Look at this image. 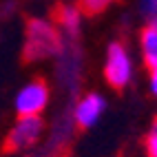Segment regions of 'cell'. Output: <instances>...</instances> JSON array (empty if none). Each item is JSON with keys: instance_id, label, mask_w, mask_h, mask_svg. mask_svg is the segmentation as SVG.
I'll list each match as a JSON object with an SVG mask.
<instances>
[{"instance_id": "10", "label": "cell", "mask_w": 157, "mask_h": 157, "mask_svg": "<svg viewBox=\"0 0 157 157\" xmlns=\"http://www.w3.org/2000/svg\"><path fill=\"white\" fill-rule=\"evenodd\" d=\"M144 9L148 13H157V0H144Z\"/></svg>"}, {"instance_id": "7", "label": "cell", "mask_w": 157, "mask_h": 157, "mask_svg": "<svg viewBox=\"0 0 157 157\" xmlns=\"http://www.w3.org/2000/svg\"><path fill=\"white\" fill-rule=\"evenodd\" d=\"M115 2V0H80V11L84 16H100Z\"/></svg>"}, {"instance_id": "4", "label": "cell", "mask_w": 157, "mask_h": 157, "mask_svg": "<svg viewBox=\"0 0 157 157\" xmlns=\"http://www.w3.org/2000/svg\"><path fill=\"white\" fill-rule=\"evenodd\" d=\"M104 78L113 89H124L126 82L131 80V60L128 53L120 42H113L109 47V56H106V67H104Z\"/></svg>"}, {"instance_id": "1", "label": "cell", "mask_w": 157, "mask_h": 157, "mask_svg": "<svg viewBox=\"0 0 157 157\" xmlns=\"http://www.w3.org/2000/svg\"><path fill=\"white\" fill-rule=\"evenodd\" d=\"M60 49V36L53 25L44 20L31 18L27 22V40H25V62L42 60L58 53Z\"/></svg>"}, {"instance_id": "5", "label": "cell", "mask_w": 157, "mask_h": 157, "mask_svg": "<svg viewBox=\"0 0 157 157\" xmlns=\"http://www.w3.org/2000/svg\"><path fill=\"white\" fill-rule=\"evenodd\" d=\"M104 111V100L98 95V93H89V95L78 104L75 109V122L80 128H89L98 122L100 113Z\"/></svg>"}, {"instance_id": "6", "label": "cell", "mask_w": 157, "mask_h": 157, "mask_svg": "<svg viewBox=\"0 0 157 157\" xmlns=\"http://www.w3.org/2000/svg\"><path fill=\"white\" fill-rule=\"evenodd\" d=\"M142 49H144V62L151 71L157 69V18L151 25H146L142 31Z\"/></svg>"}, {"instance_id": "9", "label": "cell", "mask_w": 157, "mask_h": 157, "mask_svg": "<svg viewBox=\"0 0 157 157\" xmlns=\"http://www.w3.org/2000/svg\"><path fill=\"white\" fill-rule=\"evenodd\" d=\"M146 153H148V157H157V122L146 135Z\"/></svg>"}, {"instance_id": "3", "label": "cell", "mask_w": 157, "mask_h": 157, "mask_svg": "<svg viewBox=\"0 0 157 157\" xmlns=\"http://www.w3.org/2000/svg\"><path fill=\"white\" fill-rule=\"evenodd\" d=\"M49 102V84L47 80L36 78L18 93L16 98V111L20 117H31V115H40L42 109Z\"/></svg>"}, {"instance_id": "8", "label": "cell", "mask_w": 157, "mask_h": 157, "mask_svg": "<svg viewBox=\"0 0 157 157\" xmlns=\"http://www.w3.org/2000/svg\"><path fill=\"white\" fill-rule=\"evenodd\" d=\"M56 18H58V22H62L69 31L71 29L73 31L78 29V11H75V9H71V7H58L56 9Z\"/></svg>"}, {"instance_id": "2", "label": "cell", "mask_w": 157, "mask_h": 157, "mask_svg": "<svg viewBox=\"0 0 157 157\" xmlns=\"http://www.w3.org/2000/svg\"><path fill=\"white\" fill-rule=\"evenodd\" d=\"M44 128V122L40 120V115H31V117H20L18 124L9 131V135L5 137V153H16L22 151L27 146L36 144L40 133Z\"/></svg>"}, {"instance_id": "11", "label": "cell", "mask_w": 157, "mask_h": 157, "mask_svg": "<svg viewBox=\"0 0 157 157\" xmlns=\"http://www.w3.org/2000/svg\"><path fill=\"white\" fill-rule=\"evenodd\" d=\"M151 89H153V93L157 95V69L151 71Z\"/></svg>"}]
</instances>
